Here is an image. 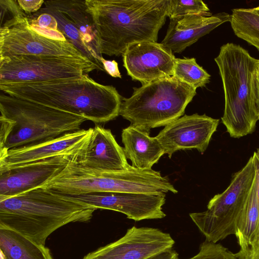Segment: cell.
I'll use <instances>...</instances> for the list:
<instances>
[{"label":"cell","mask_w":259,"mask_h":259,"mask_svg":"<svg viewBox=\"0 0 259 259\" xmlns=\"http://www.w3.org/2000/svg\"><path fill=\"white\" fill-rule=\"evenodd\" d=\"M9 96L82 116L96 123L119 115L122 97L115 87L98 83L88 74L78 78L0 84Z\"/></svg>","instance_id":"obj_1"},{"label":"cell","mask_w":259,"mask_h":259,"mask_svg":"<svg viewBox=\"0 0 259 259\" xmlns=\"http://www.w3.org/2000/svg\"><path fill=\"white\" fill-rule=\"evenodd\" d=\"M169 0H85L101 54L122 55L130 45L157 42Z\"/></svg>","instance_id":"obj_2"},{"label":"cell","mask_w":259,"mask_h":259,"mask_svg":"<svg viewBox=\"0 0 259 259\" xmlns=\"http://www.w3.org/2000/svg\"><path fill=\"white\" fill-rule=\"evenodd\" d=\"M96 208L40 187L0 200V227L45 245L48 236L70 223L85 222Z\"/></svg>","instance_id":"obj_3"},{"label":"cell","mask_w":259,"mask_h":259,"mask_svg":"<svg viewBox=\"0 0 259 259\" xmlns=\"http://www.w3.org/2000/svg\"><path fill=\"white\" fill-rule=\"evenodd\" d=\"M0 154L80 130L84 117L0 94Z\"/></svg>","instance_id":"obj_4"},{"label":"cell","mask_w":259,"mask_h":259,"mask_svg":"<svg viewBox=\"0 0 259 259\" xmlns=\"http://www.w3.org/2000/svg\"><path fill=\"white\" fill-rule=\"evenodd\" d=\"M214 61L225 96L222 121L232 138L250 134L259 120L251 92L252 76L258 59L240 45L228 42L220 48Z\"/></svg>","instance_id":"obj_5"},{"label":"cell","mask_w":259,"mask_h":259,"mask_svg":"<svg viewBox=\"0 0 259 259\" xmlns=\"http://www.w3.org/2000/svg\"><path fill=\"white\" fill-rule=\"evenodd\" d=\"M196 90L171 76L134 88L122 98L119 115L138 128L149 132L182 117Z\"/></svg>","instance_id":"obj_6"},{"label":"cell","mask_w":259,"mask_h":259,"mask_svg":"<svg viewBox=\"0 0 259 259\" xmlns=\"http://www.w3.org/2000/svg\"><path fill=\"white\" fill-rule=\"evenodd\" d=\"M255 178L256 167L252 156L245 165L234 174L227 188L209 200L206 210L189 214L206 241L217 243L235 235L237 222Z\"/></svg>","instance_id":"obj_7"},{"label":"cell","mask_w":259,"mask_h":259,"mask_svg":"<svg viewBox=\"0 0 259 259\" xmlns=\"http://www.w3.org/2000/svg\"><path fill=\"white\" fill-rule=\"evenodd\" d=\"M0 57L20 55L67 56L89 60L73 45L44 37L30 27L17 1L1 4Z\"/></svg>","instance_id":"obj_8"},{"label":"cell","mask_w":259,"mask_h":259,"mask_svg":"<svg viewBox=\"0 0 259 259\" xmlns=\"http://www.w3.org/2000/svg\"><path fill=\"white\" fill-rule=\"evenodd\" d=\"M97 70L89 60L67 56L0 57V84L78 78Z\"/></svg>","instance_id":"obj_9"},{"label":"cell","mask_w":259,"mask_h":259,"mask_svg":"<svg viewBox=\"0 0 259 259\" xmlns=\"http://www.w3.org/2000/svg\"><path fill=\"white\" fill-rule=\"evenodd\" d=\"M65 195L96 209L121 212L135 221L162 219L166 216L162 210L165 194L104 192Z\"/></svg>","instance_id":"obj_10"},{"label":"cell","mask_w":259,"mask_h":259,"mask_svg":"<svg viewBox=\"0 0 259 259\" xmlns=\"http://www.w3.org/2000/svg\"><path fill=\"white\" fill-rule=\"evenodd\" d=\"M170 234L157 228L133 227L118 240L84 256L83 259H147L172 249Z\"/></svg>","instance_id":"obj_11"},{"label":"cell","mask_w":259,"mask_h":259,"mask_svg":"<svg viewBox=\"0 0 259 259\" xmlns=\"http://www.w3.org/2000/svg\"><path fill=\"white\" fill-rule=\"evenodd\" d=\"M219 122L205 114L185 115L166 125L155 137L169 158L182 150L195 149L202 154Z\"/></svg>","instance_id":"obj_12"},{"label":"cell","mask_w":259,"mask_h":259,"mask_svg":"<svg viewBox=\"0 0 259 259\" xmlns=\"http://www.w3.org/2000/svg\"><path fill=\"white\" fill-rule=\"evenodd\" d=\"M93 130V128L80 129L53 139L10 149L0 154V171L58 156L71 159L84 147Z\"/></svg>","instance_id":"obj_13"},{"label":"cell","mask_w":259,"mask_h":259,"mask_svg":"<svg viewBox=\"0 0 259 259\" xmlns=\"http://www.w3.org/2000/svg\"><path fill=\"white\" fill-rule=\"evenodd\" d=\"M123 66L133 80L144 84L173 75L176 57L161 43L133 44L122 55Z\"/></svg>","instance_id":"obj_14"},{"label":"cell","mask_w":259,"mask_h":259,"mask_svg":"<svg viewBox=\"0 0 259 259\" xmlns=\"http://www.w3.org/2000/svg\"><path fill=\"white\" fill-rule=\"evenodd\" d=\"M68 161V157L58 156L0 171V200L42 187Z\"/></svg>","instance_id":"obj_15"},{"label":"cell","mask_w":259,"mask_h":259,"mask_svg":"<svg viewBox=\"0 0 259 259\" xmlns=\"http://www.w3.org/2000/svg\"><path fill=\"white\" fill-rule=\"evenodd\" d=\"M70 160L83 167L100 171H117L127 168L124 149L116 142L109 129L96 125L79 153Z\"/></svg>","instance_id":"obj_16"},{"label":"cell","mask_w":259,"mask_h":259,"mask_svg":"<svg viewBox=\"0 0 259 259\" xmlns=\"http://www.w3.org/2000/svg\"><path fill=\"white\" fill-rule=\"evenodd\" d=\"M231 15L222 12L209 17L189 15L170 18L166 34L161 44L173 53H181L200 38L228 21Z\"/></svg>","instance_id":"obj_17"},{"label":"cell","mask_w":259,"mask_h":259,"mask_svg":"<svg viewBox=\"0 0 259 259\" xmlns=\"http://www.w3.org/2000/svg\"><path fill=\"white\" fill-rule=\"evenodd\" d=\"M150 132L130 125L121 133L122 142L126 157L132 166L141 169H152L164 151L156 137Z\"/></svg>","instance_id":"obj_18"},{"label":"cell","mask_w":259,"mask_h":259,"mask_svg":"<svg viewBox=\"0 0 259 259\" xmlns=\"http://www.w3.org/2000/svg\"><path fill=\"white\" fill-rule=\"evenodd\" d=\"M259 223L256 196V175L249 196L236 226V236L240 249L235 253L238 259H251L256 253L255 243Z\"/></svg>","instance_id":"obj_19"},{"label":"cell","mask_w":259,"mask_h":259,"mask_svg":"<svg viewBox=\"0 0 259 259\" xmlns=\"http://www.w3.org/2000/svg\"><path fill=\"white\" fill-rule=\"evenodd\" d=\"M0 251L6 259H53L49 248L20 234L0 227Z\"/></svg>","instance_id":"obj_20"},{"label":"cell","mask_w":259,"mask_h":259,"mask_svg":"<svg viewBox=\"0 0 259 259\" xmlns=\"http://www.w3.org/2000/svg\"><path fill=\"white\" fill-rule=\"evenodd\" d=\"M230 22L238 37L259 51V14L254 8L233 9Z\"/></svg>","instance_id":"obj_21"},{"label":"cell","mask_w":259,"mask_h":259,"mask_svg":"<svg viewBox=\"0 0 259 259\" xmlns=\"http://www.w3.org/2000/svg\"><path fill=\"white\" fill-rule=\"evenodd\" d=\"M172 76L196 90L205 87L210 78L194 58H176Z\"/></svg>","instance_id":"obj_22"},{"label":"cell","mask_w":259,"mask_h":259,"mask_svg":"<svg viewBox=\"0 0 259 259\" xmlns=\"http://www.w3.org/2000/svg\"><path fill=\"white\" fill-rule=\"evenodd\" d=\"M189 15L211 16L206 4L201 0H169L168 17L175 18Z\"/></svg>","instance_id":"obj_23"},{"label":"cell","mask_w":259,"mask_h":259,"mask_svg":"<svg viewBox=\"0 0 259 259\" xmlns=\"http://www.w3.org/2000/svg\"><path fill=\"white\" fill-rule=\"evenodd\" d=\"M180 259V258H178ZM188 259H238L227 248L219 243L205 240L200 246L199 252Z\"/></svg>","instance_id":"obj_24"},{"label":"cell","mask_w":259,"mask_h":259,"mask_svg":"<svg viewBox=\"0 0 259 259\" xmlns=\"http://www.w3.org/2000/svg\"><path fill=\"white\" fill-rule=\"evenodd\" d=\"M28 20L30 23L36 24L41 27L58 30V23L56 18L52 15L43 13L37 18L28 14Z\"/></svg>","instance_id":"obj_25"},{"label":"cell","mask_w":259,"mask_h":259,"mask_svg":"<svg viewBox=\"0 0 259 259\" xmlns=\"http://www.w3.org/2000/svg\"><path fill=\"white\" fill-rule=\"evenodd\" d=\"M29 23L30 28L39 34L52 39L66 41L64 35L58 30L41 27L36 24Z\"/></svg>","instance_id":"obj_26"},{"label":"cell","mask_w":259,"mask_h":259,"mask_svg":"<svg viewBox=\"0 0 259 259\" xmlns=\"http://www.w3.org/2000/svg\"><path fill=\"white\" fill-rule=\"evenodd\" d=\"M252 96L255 106V111L259 118V63L258 59L256 67L253 72L251 82Z\"/></svg>","instance_id":"obj_27"},{"label":"cell","mask_w":259,"mask_h":259,"mask_svg":"<svg viewBox=\"0 0 259 259\" xmlns=\"http://www.w3.org/2000/svg\"><path fill=\"white\" fill-rule=\"evenodd\" d=\"M17 1L21 9L27 13L36 12L45 2L43 0H18Z\"/></svg>","instance_id":"obj_28"},{"label":"cell","mask_w":259,"mask_h":259,"mask_svg":"<svg viewBox=\"0 0 259 259\" xmlns=\"http://www.w3.org/2000/svg\"><path fill=\"white\" fill-rule=\"evenodd\" d=\"M253 156L255 165L256 167V196H257V200L258 203V210H259V148L257 149L256 152L253 153L252 155ZM255 250H256V254L259 253V223H258V231L257 234V237L255 243Z\"/></svg>","instance_id":"obj_29"},{"label":"cell","mask_w":259,"mask_h":259,"mask_svg":"<svg viewBox=\"0 0 259 259\" xmlns=\"http://www.w3.org/2000/svg\"><path fill=\"white\" fill-rule=\"evenodd\" d=\"M101 62L104 70L112 77L121 78L118 64L115 60H107L102 58Z\"/></svg>","instance_id":"obj_30"},{"label":"cell","mask_w":259,"mask_h":259,"mask_svg":"<svg viewBox=\"0 0 259 259\" xmlns=\"http://www.w3.org/2000/svg\"><path fill=\"white\" fill-rule=\"evenodd\" d=\"M178 253L172 249L155 254L147 259H178Z\"/></svg>","instance_id":"obj_31"},{"label":"cell","mask_w":259,"mask_h":259,"mask_svg":"<svg viewBox=\"0 0 259 259\" xmlns=\"http://www.w3.org/2000/svg\"><path fill=\"white\" fill-rule=\"evenodd\" d=\"M251 259H259V253L253 256Z\"/></svg>","instance_id":"obj_32"},{"label":"cell","mask_w":259,"mask_h":259,"mask_svg":"<svg viewBox=\"0 0 259 259\" xmlns=\"http://www.w3.org/2000/svg\"><path fill=\"white\" fill-rule=\"evenodd\" d=\"M1 259H6L5 255H4L2 251H1Z\"/></svg>","instance_id":"obj_33"},{"label":"cell","mask_w":259,"mask_h":259,"mask_svg":"<svg viewBox=\"0 0 259 259\" xmlns=\"http://www.w3.org/2000/svg\"><path fill=\"white\" fill-rule=\"evenodd\" d=\"M254 9L256 11V12L259 14V6L254 8Z\"/></svg>","instance_id":"obj_34"},{"label":"cell","mask_w":259,"mask_h":259,"mask_svg":"<svg viewBox=\"0 0 259 259\" xmlns=\"http://www.w3.org/2000/svg\"><path fill=\"white\" fill-rule=\"evenodd\" d=\"M258 63H259V59H258Z\"/></svg>","instance_id":"obj_35"}]
</instances>
